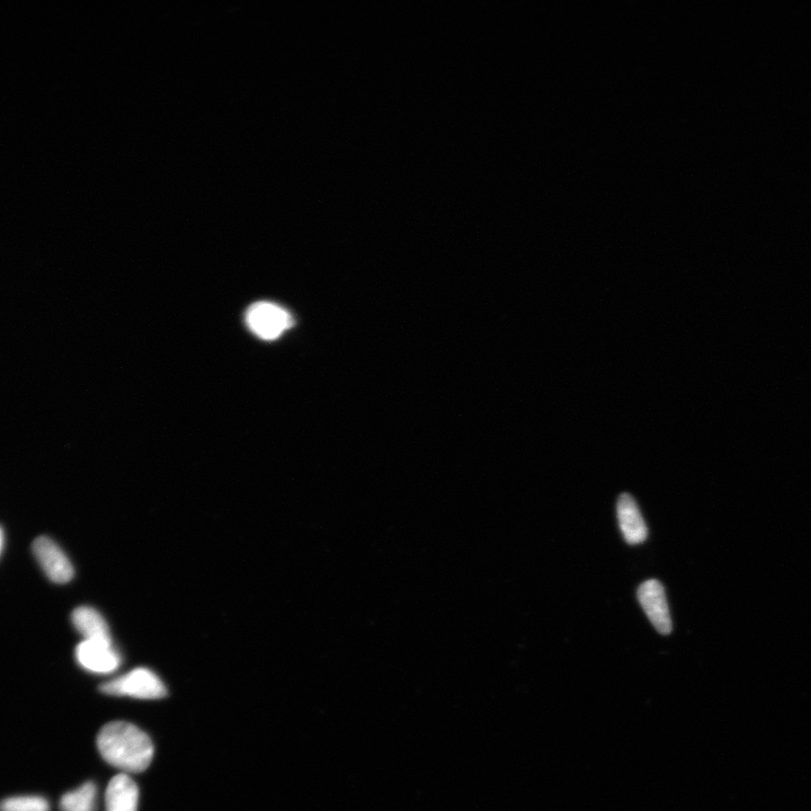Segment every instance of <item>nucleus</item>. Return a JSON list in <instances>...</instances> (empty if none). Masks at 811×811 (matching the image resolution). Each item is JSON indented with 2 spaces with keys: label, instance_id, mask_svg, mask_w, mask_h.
<instances>
[{
  "label": "nucleus",
  "instance_id": "nucleus-5",
  "mask_svg": "<svg viewBox=\"0 0 811 811\" xmlns=\"http://www.w3.org/2000/svg\"><path fill=\"white\" fill-rule=\"evenodd\" d=\"M33 554L51 582L66 584L74 578V567L55 541L40 537L33 543Z\"/></svg>",
  "mask_w": 811,
  "mask_h": 811
},
{
  "label": "nucleus",
  "instance_id": "nucleus-4",
  "mask_svg": "<svg viewBox=\"0 0 811 811\" xmlns=\"http://www.w3.org/2000/svg\"><path fill=\"white\" fill-rule=\"evenodd\" d=\"M638 600L659 634L670 635L673 623L662 583L656 579H649L641 584L638 588Z\"/></svg>",
  "mask_w": 811,
  "mask_h": 811
},
{
  "label": "nucleus",
  "instance_id": "nucleus-7",
  "mask_svg": "<svg viewBox=\"0 0 811 811\" xmlns=\"http://www.w3.org/2000/svg\"><path fill=\"white\" fill-rule=\"evenodd\" d=\"M618 521L623 537L629 545L637 546L648 538V528L639 507L629 494H622L617 505Z\"/></svg>",
  "mask_w": 811,
  "mask_h": 811
},
{
  "label": "nucleus",
  "instance_id": "nucleus-9",
  "mask_svg": "<svg viewBox=\"0 0 811 811\" xmlns=\"http://www.w3.org/2000/svg\"><path fill=\"white\" fill-rule=\"evenodd\" d=\"M73 623L85 640L112 641L108 623L100 612L89 606H80L74 611Z\"/></svg>",
  "mask_w": 811,
  "mask_h": 811
},
{
  "label": "nucleus",
  "instance_id": "nucleus-8",
  "mask_svg": "<svg viewBox=\"0 0 811 811\" xmlns=\"http://www.w3.org/2000/svg\"><path fill=\"white\" fill-rule=\"evenodd\" d=\"M139 788L127 774H119L109 783L105 793L106 811H137Z\"/></svg>",
  "mask_w": 811,
  "mask_h": 811
},
{
  "label": "nucleus",
  "instance_id": "nucleus-12",
  "mask_svg": "<svg viewBox=\"0 0 811 811\" xmlns=\"http://www.w3.org/2000/svg\"><path fill=\"white\" fill-rule=\"evenodd\" d=\"M3 543H4L3 531L2 529H0V552H2Z\"/></svg>",
  "mask_w": 811,
  "mask_h": 811
},
{
  "label": "nucleus",
  "instance_id": "nucleus-1",
  "mask_svg": "<svg viewBox=\"0 0 811 811\" xmlns=\"http://www.w3.org/2000/svg\"><path fill=\"white\" fill-rule=\"evenodd\" d=\"M97 748L106 762L127 773L146 771L155 753L151 738L127 721L106 724L97 736Z\"/></svg>",
  "mask_w": 811,
  "mask_h": 811
},
{
  "label": "nucleus",
  "instance_id": "nucleus-11",
  "mask_svg": "<svg viewBox=\"0 0 811 811\" xmlns=\"http://www.w3.org/2000/svg\"><path fill=\"white\" fill-rule=\"evenodd\" d=\"M0 811H50V804L41 796H17L0 801Z\"/></svg>",
  "mask_w": 811,
  "mask_h": 811
},
{
  "label": "nucleus",
  "instance_id": "nucleus-6",
  "mask_svg": "<svg viewBox=\"0 0 811 811\" xmlns=\"http://www.w3.org/2000/svg\"><path fill=\"white\" fill-rule=\"evenodd\" d=\"M76 659L86 671L95 674L112 673L121 664V656L114 649L112 641L84 640L76 648Z\"/></svg>",
  "mask_w": 811,
  "mask_h": 811
},
{
  "label": "nucleus",
  "instance_id": "nucleus-2",
  "mask_svg": "<svg viewBox=\"0 0 811 811\" xmlns=\"http://www.w3.org/2000/svg\"><path fill=\"white\" fill-rule=\"evenodd\" d=\"M104 694L114 697H131L141 700H158L167 695V689L162 680L148 668H137L130 673L118 677L101 686Z\"/></svg>",
  "mask_w": 811,
  "mask_h": 811
},
{
  "label": "nucleus",
  "instance_id": "nucleus-10",
  "mask_svg": "<svg viewBox=\"0 0 811 811\" xmlns=\"http://www.w3.org/2000/svg\"><path fill=\"white\" fill-rule=\"evenodd\" d=\"M97 787L94 782H86L82 787L67 792L60 800L61 811H95Z\"/></svg>",
  "mask_w": 811,
  "mask_h": 811
},
{
  "label": "nucleus",
  "instance_id": "nucleus-3",
  "mask_svg": "<svg viewBox=\"0 0 811 811\" xmlns=\"http://www.w3.org/2000/svg\"><path fill=\"white\" fill-rule=\"evenodd\" d=\"M246 323L251 331L265 341H274L292 326L287 310L271 302H257L248 309Z\"/></svg>",
  "mask_w": 811,
  "mask_h": 811
}]
</instances>
